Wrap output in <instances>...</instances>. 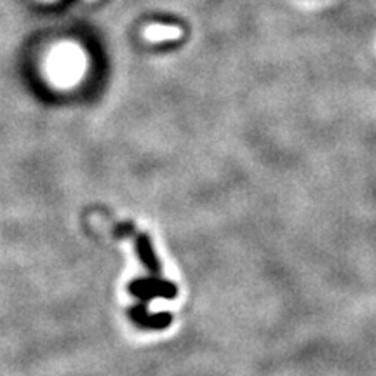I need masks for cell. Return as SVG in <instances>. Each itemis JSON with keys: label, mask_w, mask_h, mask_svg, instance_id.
<instances>
[{"label": "cell", "mask_w": 376, "mask_h": 376, "mask_svg": "<svg viewBox=\"0 0 376 376\" xmlns=\"http://www.w3.org/2000/svg\"><path fill=\"white\" fill-rule=\"evenodd\" d=\"M84 70V56L79 47L72 46V44H63V46L56 47L47 61V72H49L51 79L63 87L72 85L77 79H80Z\"/></svg>", "instance_id": "obj_1"}, {"label": "cell", "mask_w": 376, "mask_h": 376, "mask_svg": "<svg viewBox=\"0 0 376 376\" xmlns=\"http://www.w3.org/2000/svg\"><path fill=\"white\" fill-rule=\"evenodd\" d=\"M143 37L150 42H161V40H176L181 37L180 27H167V25H150L145 28Z\"/></svg>", "instance_id": "obj_2"}, {"label": "cell", "mask_w": 376, "mask_h": 376, "mask_svg": "<svg viewBox=\"0 0 376 376\" xmlns=\"http://www.w3.org/2000/svg\"><path fill=\"white\" fill-rule=\"evenodd\" d=\"M44 2H54V0H44Z\"/></svg>", "instance_id": "obj_3"}]
</instances>
